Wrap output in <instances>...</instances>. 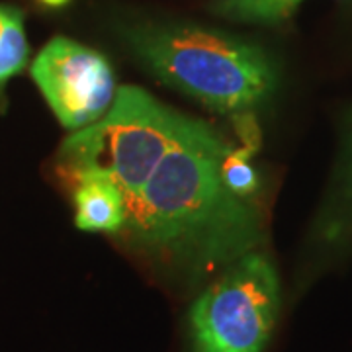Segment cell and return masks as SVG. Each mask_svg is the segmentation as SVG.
Returning <instances> with one entry per match:
<instances>
[{"label":"cell","mask_w":352,"mask_h":352,"mask_svg":"<svg viewBox=\"0 0 352 352\" xmlns=\"http://www.w3.org/2000/svg\"><path fill=\"white\" fill-rule=\"evenodd\" d=\"M231 143L206 122L186 118L147 182L127 201L122 231L168 268L196 280L229 266L261 241V214L227 186Z\"/></svg>","instance_id":"6da1fadb"},{"label":"cell","mask_w":352,"mask_h":352,"mask_svg":"<svg viewBox=\"0 0 352 352\" xmlns=\"http://www.w3.org/2000/svg\"><path fill=\"white\" fill-rule=\"evenodd\" d=\"M126 39L159 80L219 113H247L276 87L270 57L237 36L200 25L149 24L127 30Z\"/></svg>","instance_id":"7a4b0ae2"},{"label":"cell","mask_w":352,"mask_h":352,"mask_svg":"<svg viewBox=\"0 0 352 352\" xmlns=\"http://www.w3.org/2000/svg\"><path fill=\"white\" fill-rule=\"evenodd\" d=\"M186 118L141 88H120L104 118L65 139L57 173L71 184L82 178L110 180L127 204L168 151Z\"/></svg>","instance_id":"3957f363"},{"label":"cell","mask_w":352,"mask_h":352,"mask_svg":"<svg viewBox=\"0 0 352 352\" xmlns=\"http://www.w3.org/2000/svg\"><path fill=\"white\" fill-rule=\"evenodd\" d=\"M280 280L272 261L247 252L190 305L188 352H264L276 325Z\"/></svg>","instance_id":"277c9868"},{"label":"cell","mask_w":352,"mask_h":352,"mask_svg":"<svg viewBox=\"0 0 352 352\" xmlns=\"http://www.w3.org/2000/svg\"><path fill=\"white\" fill-rule=\"evenodd\" d=\"M32 76L53 113L69 129H82L112 108V67L98 51L69 38H53L32 63Z\"/></svg>","instance_id":"5b68a950"},{"label":"cell","mask_w":352,"mask_h":352,"mask_svg":"<svg viewBox=\"0 0 352 352\" xmlns=\"http://www.w3.org/2000/svg\"><path fill=\"white\" fill-rule=\"evenodd\" d=\"M73 186L75 223L82 231L118 233L126 226L127 204L122 190L104 178H82Z\"/></svg>","instance_id":"8992f818"},{"label":"cell","mask_w":352,"mask_h":352,"mask_svg":"<svg viewBox=\"0 0 352 352\" xmlns=\"http://www.w3.org/2000/svg\"><path fill=\"white\" fill-rule=\"evenodd\" d=\"M302 0H217L214 12L247 24L274 25L289 18Z\"/></svg>","instance_id":"52a82bcc"},{"label":"cell","mask_w":352,"mask_h":352,"mask_svg":"<svg viewBox=\"0 0 352 352\" xmlns=\"http://www.w3.org/2000/svg\"><path fill=\"white\" fill-rule=\"evenodd\" d=\"M30 57V45L25 39L24 16L14 8L8 24L0 36V88L12 76L24 71Z\"/></svg>","instance_id":"ba28073f"},{"label":"cell","mask_w":352,"mask_h":352,"mask_svg":"<svg viewBox=\"0 0 352 352\" xmlns=\"http://www.w3.org/2000/svg\"><path fill=\"white\" fill-rule=\"evenodd\" d=\"M256 147V138L249 139L245 147H231L223 159V178L227 186L241 198H249L258 190V175L249 161L252 149Z\"/></svg>","instance_id":"9c48e42d"},{"label":"cell","mask_w":352,"mask_h":352,"mask_svg":"<svg viewBox=\"0 0 352 352\" xmlns=\"http://www.w3.org/2000/svg\"><path fill=\"white\" fill-rule=\"evenodd\" d=\"M12 12H14L12 6H2V4H0V36H2V32H4V28H6V24H8V20H10Z\"/></svg>","instance_id":"30bf717a"},{"label":"cell","mask_w":352,"mask_h":352,"mask_svg":"<svg viewBox=\"0 0 352 352\" xmlns=\"http://www.w3.org/2000/svg\"><path fill=\"white\" fill-rule=\"evenodd\" d=\"M38 2L45 8H63L71 0H38Z\"/></svg>","instance_id":"8fae6325"}]
</instances>
